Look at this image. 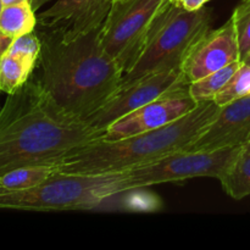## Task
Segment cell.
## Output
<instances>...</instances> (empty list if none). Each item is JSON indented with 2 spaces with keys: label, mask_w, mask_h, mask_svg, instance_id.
I'll return each instance as SVG.
<instances>
[{
  "label": "cell",
  "mask_w": 250,
  "mask_h": 250,
  "mask_svg": "<svg viewBox=\"0 0 250 250\" xmlns=\"http://www.w3.org/2000/svg\"><path fill=\"white\" fill-rule=\"evenodd\" d=\"M2 9H4V4H2V1H1V0H0V14H1Z\"/></svg>",
  "instance_id": "484cf974"
},
{
  "label": "cell",
  "mask_w": 250,
  "mask_h": 250,
  "mask_svg": "<svg viewBox=\"0 0 250 250\" xmlns=\"http://www.w3.org/2000/svg\"><path fill=\"white\" fill-rule=\"evenodd\" d=\"M208 1L209 0H175L172 2H175L178 6L183 7V9L188 10V11H195V10L204 7Z\"/></svg>",
  "instance_id": "ffe728a7"
},
{
  "label": "cell",
  "mask_w": 250,
  "mask_h": 250,
  "mask_svg": "<svg viewBox=\"0 0 250 250\" xmlns=\"http://www.w3.org/2000/svg\"><path fill=\"white\" fill-rule=\"evenodd\" d=\"M250 141V97L220 106L216 117L188 146V151H209L239 146Z\"/></svg>",
  "instance_id": "7c38bea8"
},
{
  "label": "cell",
  "mask_w": 250,
  "mask_h": 250,
  "mask_svg": "<svg viewBox=\"0 0 250 250\" xmlns=\"http://www.w3.org/2000/svg\"><path fill=\"white\" fill-rule=\"evenodd\" d=\"M227 195L241 200L250 195V141L239 146L231 164L219 178Z\"/></svg>",
  "instance_id": "4fadbf2b"
},
{
  "label": "cell",
  "mask_w": 250,
  "mask_h": 250,
  "mask_svg": "<svg viewBox=\"0 0 250 250\" xmlns=\"http://www.w3.org/2000/svg\"><path fill=\"white\" fill-rule=\"evenodd\" d=\"M211 20L208 7L188 11L168 0L156 15L138 59L124 75L121 87L150 73L180 68L190 46L210 29Z\"/></svg>",
  "instance_id": "5b68a950"
},
{
  "label": "cell",
  "mask_w": 250,
  "mask_h": 250,
  "mask_svg": "<svg viewBox=\"0 0 250 250\" xmlns=\"http://www.w3.org/2000/svg\"><path fill=\"white\" fill-rule=\"evenodd\" d=\"M246 97H250V65L242 61L238 70L233 73L224 88L215 95L214 102L219 106H224L233 100Z\"/></svg>",
  "instance_id": "ac0fdd59"
},
{
  "label": "cell",
  "mask_w": 250,
  "mask_h": 250,
  "mask_svg": "<svg viewBox=\"0 0 250 250\" xmlns=\"http://www.w3.org/2000/svg\"><path fill=\"white\" fill-rule=\"evenodd\" d=\"M171 1H175V0H171Z\"/></svg>",
  "instance_id": "4316f807"
},
{
  "label": "cell",
  "mask_w": 250,
  "mask_h": 250,
  "mask_svg": "<svg viewBox=\"0 0 250 250\" xmlns=\"http://www.w3.org/2000/svg\"><path fill=\"white\" fill-rule=\"evenodd\" d=\"M103 137L59 106L39 78H29L0 107V177L22 166L56 164Z\"/></svg>",
  "instance_id": "6da1fadb"
},
{
  "label": "cell",
  "mask_w": 250,
  "mask_h": 250,
  "mask_svg": "<svg viewBox=\"0 0 250 250\" xmlns=\"http://www.w3.org/2000/svg\"><path fill=\"white\" fill-rule=\"evenodd\" d=\"M131 192L127 171L100 175L56 173L26 189L0 187V209L24 211L90 210L117 194Z\"/></svg>",
  "instance_id": "277c9868"
},
{
  "label": "cell",
  "mask_w": 250,
  "mask_h": 250,
  "mask_svg": "<svg viewBox=\"0 0 250 250\" xmlns=\"http://www.w3.org/2000/svg\"><path fill=\"white\" fill-rule=\"evenodd\" d=\"M39 61L17 54L6 53L0 59V90L12 94L31 78Z\"/></svg>",
  "instance_id": "5bb4252c"
},
{
  "label": "cell",
  "mask_w": 250,
  "mask_h": 250,
  "mask_svg": "<svg viewBox=\"0 0 250 250\" xmlns=\"http://www.w3.org/2000/svg\"><path fill=\"white\" fill-rule=\"evenodd\" d=\"M102 27L68 39L48 29L39 36L42 84L59 106L84 122L124 80V70L103 45Z\"/></svg>",
  "instance_id": "7a4b0ae2"
},
{
  "label": "cell",
  "mask_w": 250,
  "mask_h": 250,
  "mask_svg": "<svg viewBox=\"0 0 250 250\" xmlns=\"http://www.w3.org/2000/svg\"><path fill=\"white\" fill-rule=\"evenodd\" d=\"M248 14H250V0H242V1L239 2L238 6L234 9L232 16H233V19L238 20Z\"/></svg>",
  "instance_id": "44dd1931"
},
{
  "label": "cell",
  "mask_w": 250,
  "mask_h": 250,
  "mask_svg": "<svg viewBox=\"0 0 250 250\" xmlns=\"http://www.w3.org/2000/svg\"><path fill=\"white\" fill-rule=\"evenodd\" d=\"M56 173H59L56 164L22 166L2 175L0 177V187L11 190L26 189L41 185Z\"/></svg>",
  "instance_id": "2e32d148"
},
{
  "label": "cell",
  "mask_w": 250,
  "mask_h": 250,
  "mask_svg": "<svg viewBox=\"0 0 250 250\" xmlns=\"http://www.w3.org/2000/svg\"><path fill=\"white\" fill-rule=\"evenodd\" d=\"M29 1L4 6L0 14V31L15 39L31 33L37 26V16Z\"/></svg>",
  "instance_id": "9a60e30c"
},
{
  "label": "cell",
  "mask_w": 250,
  "mask_h": 250,
  "mask_svg": "<svg viewBox=\"0 0 250 250\" xmlns=\"http://www.w3.org/2000/svg\"><path fill=\"white\" fill-rule=\"evenodd\" d=\"M168 0H112L102 27V43L124 75L143 49L150 27Z\"/></svg>",
  "instance_id": "8992f818"
},
{
  "label": "cell",
  "mask_w": 250,
  "mask_h": 250,
  "mask_svg": "<svg viewBox=\"0 0 250 250\" xmlns=\"http://www.w3.org/2000/svg\"><path fill=\"white\" fill-rule=\"evenodd\" d=\"M243 62H244V63H248V65H250V54H249L248 56H247L246 59H244Z\"/></svg>",
  "instance_id": "d4e9b609"
},
{
  "label": "cell",
  "mask_w": 250,
  "mask_h": 250,
  "mask_svg": "<svg viewBox=\"0 0 250 250\" xmlns=\"http://www.w3.org/2000/svg\"><path fill=\"white\" fill-rule=\"evenodd\" d=\"M241 61L236 21L233 17L216 29L205 32L194 42L186 55L181 70L190 84L225 66Z\"/></svg>",
  "instance_id": "30bf717a"
},
{
  "label": "cell",
  "mask_w": 250,
  "mask_h": 250,
  "mask_svg": "<svg viewBox=\"0 0 250 250\" xmlns=\"http://www.w3.org/2000/svg\"><path fill=\"white\" fill-rule=\"evenodd\" d=\"M12 41H14V39L10 38V37H7L6 34H4L1 31H0V59H1L2 55L6 53V50L9 49V46H10V44L12 43Z\"/></svg>",
  "instance_id": "7402d4cb"
},
{
  "label": "cell",
  "mask_w": 250,
  "mask_h": 250,
  "mask_svg": "<svg viewBox=\"0 0 250 250\" xmlns=\"http://www.w3.org/2000/svg\"><path fill=\"white\" fill-rule=\"evenodd\" d=\"M197 105L188 92V85L171 90L110 125L102 141H119L160 128L187 115Z\"/></svg>",
  "instance_id": "9c48e42d"
},
{
  "label": "cell",
  "mask_w": 250,
  "mask_h": 250,
  "mask_svg": "<svg viewBox=\"0 0 250 250\" xmlns=\"http://www.w3.org/2000/svg\"><path fill=\"white\" fill-rule=\"evenodd\" d=\"M234 21H236L239 55H241V61H243L250 54V14L238 20L234 19Z\"/></svg>",
  "instance_id": "d6986e66"
},
{
  "label": "cell",
  "mask_w": 250,
  "mask_h": 250,
  "mask_svg": "<svg viewBox=\"0 0 250 250\" xmlns=\"http://www.w3.org/2000/svg\"><path fill=\"white\" fill-rule=\"evenodd\" d=\"M189 84L186 82L181 67L150 73L131 84L120 87L119 90L85 122L105 133L110 125L125 115L163 97L171 90Z\"/></svg>",
  "instance_id": "ba28073f"
},
{
  "label": "cell",
  "mask_w": 250,
  "mask_h": 250,
  "mask_svg": "<svg viewBox=\"0 0 250 250\" xmlns=\"http://www.w3.org/2000/svg\"><path fill=\"white\" fill-rule=\"evenodd\" d=\"M111 0H58L37 17V24L62 38H75L104 24Z\"/></svg>",
  "instance_id": "8fae6325"
},
{
  "label": "cell",
  "mask_w": 250,
  "mask_h": 250,
  "mask_svg": "<svg viewBox=\"0 0 250 250\" xmlns=\"http://www.w3.org/2000/svg\"><path fill=\"white\" fill-rule=\"evenodd\" d=\"M46 1H49V0H32L31 2H32V6H33L34 11H37V10H38L41 6H43Z\"/></svg>",
  "instance_id": "cb8c5ba5"
},
{
  "label": "cell",
  "mask_w": 250,
  "mask_h": 250,
  "mask_svg": "<svg viewBox=\"0 0 250 250\" xmlns=\"http://www.w3.org/2000/svg\"><path fill=\"white\" fill-rule=\"evenodd\" d=\"M241 65L242 61H236L200 80L192 82L188 85V92L190 97L197 103L214 100L215 95L224 88V85L229 82V78L233 76V73L238 70Z\"/></svg>",
  "instance_id": "e0dca14e"
},
{
  "label": "cell",
  "mask_w": 250,
  "mask_h": 250,
  "mask_svg": "<svg viewBox=\"0 0 250 250\" xmlns=\"http://www.w3.org/2000/svg\"><path fill=\"white\" fill-rule=\"evenodd\" d=\"M111 1H112V0H111Z\"/></svg>",
  "instance_id": "83f0119b"
},
{
  "label": "cell",
  "mask_w": 250,
  "mask_h": 250,
  "mask_svg": "<svg viewBox=\"0 0 250 250\" xmlns=\"http://www.w3.org/2000/svg\"><path fill=\"white\" fill-rule=\"evenodd\" d=\"M239 146L209 151L181 150L159 160L128 168L131 190L163 183L181 182L197 177H214L219 180L231 164Z\"/></svg>",
  "instance_id": "52a82bcc"
},
{
  "label": "cell",
  "mask_w": 250,
  "mask_h": 250,
  "mask_svg": "<svg viewBox=\"0 0 250 250\" xmlns=\"http://www.w3.org/2000/svg\"><path fill=\"white\" fill-rule=\"evenodd\" d=\"M220 106L214 102L198 103L181 119L119 141H97L76 149L61 159L58 172L68 175H100L120 172L186 150L212 122Z\"/></svg>",
  "instance_id": "3957f363"
},
{
  "label": "cell",
  "mask_w": 250,
  "mask_h": 250,
  "mask_svg": "<svg viewBox=\"0 0 250 250\" xmlns=\"http://www.w3.org/2000/svg\"><path fill=\"white\" fill-rule=\"evenodd\" d=\"M4 6H9V5H15V4H21V2H31L32 0H1ZM32 4V2H31Z\"/></svg>",
  "instance_id": "603a6c76"
}]
</instances>
